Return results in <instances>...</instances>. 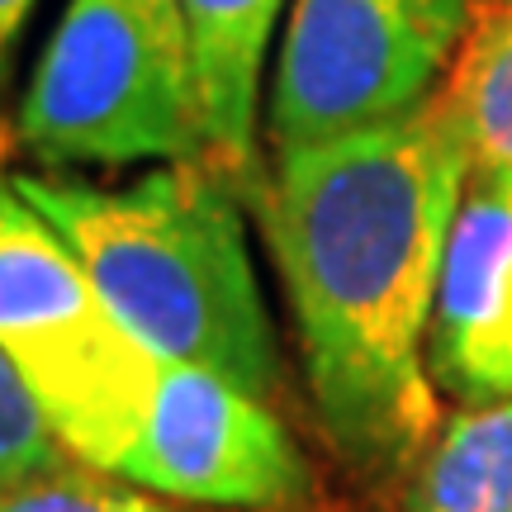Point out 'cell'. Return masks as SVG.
<instances>
[{
  "instance_id": "14",
  "label": "cell",
  "mask_w": 512,
  "mask_h": 512,
  "mask_svg": "<svg viewBox=\"0 0 512 512\" xmlns=\"http://www.w3.org/2000/svg\"><path fill=\"white\" fill-rule=\"evenodd\" d=\"M494 5H512V0H494Z\"/></svg>"
},
{
  "instance_id": "2",
  "label": "cell",
  "mask_w": 512,
  "mask_h": 512,
  "mask_svg": "<svg viewBox=\"0 0 512 512\" xmlns=\"http://www.w3.org/2000/svg\"><path fill=\"white\" fill-rule=\"evenodd\" d=\"M15 185L162 366H200L247 394H271L280 361L266 294L238 181L219 162H176L119 190L53 176H15Z\"/></svg>"
},
{
  "instance_id": "13",
  "label": "cell",
  "mask_w": 512,
  "mask_h": 512,
  "mask_svg": "<svg viewBox=\"0 0 512 512\" xmlns=\"http://www.w3.org/2000/svg\"><path fill=\"white\" fill-rule=\"evenodd\" d=\"M34 10V0H0V76H5V57L15 48L19 29H24V19Z\"/></svg>"
},
{
  "instance_id": "7",
  "label": "cell",
  "mask_w": 512,
  "mask_h": 512,
  "mask_svg": "<svg viewBox=\"0 0 512 512\" xmlns=\"http://www.w3.org/2000/svg\"><path fill=\"white\" fill-rule=\"evenodd\" d=\"M427 375L460 408L512 399V171H470L441 261Z\"/></svg>"
},
{
  "instance_id": "12",
  "label": "cell",
  "mask_w": 512,
  "mask_h": 512,
  "mask_svg": "<svg viewBox=\"0 0 512 512\" xmlns=\"http://www.w3.org/2000/svg\"><path fill=\"white\" fill-rule=\"evenodd\" d=\"M67 465V446L48 427L38 399L0 351V489Z\"/></svg>"
},
{
  "instance_id": "4",
  "label": "cell",
  "mask_w": 512,
  "mask_h": 512,
  "mask_svg": "<svg viewBox=\"0 0 512 512\" xmlns=\"http://www.w3.org/2000/svg\"><path fill=\"white\" fill-rule=\"evenodd\" d=\"M0 351L67 456L114 475L162 361L114 318L67 238L0 176Z\"/></svg>"
},
{
  "instance_id": "8",
  "label": "cell",
  "mask_w": 512,
  "mask_h": 512,
  "mask_svg": "<svg viewBox=\"0 0 512 512\" xmlns=\"http://www.w3.org/2000/svg\"><path fill=\"white\" fill-rule=\"evenodd\" d=\"M280 5L285 0H181L200 62L209 157L238 185H266V176L256 171V124L261 72Z\"/></svg>"
},
{
  "instance_id": "5",
  "label": "cell",
  "mask_w": 512,
  "mask_h": 512,
  "mask_svg": "<svg viewBox=\"0 0 512 512\" xmlns=\"http://www.w3.org/2000/svg\"><path fill=\"white\" fill-rule=\"evenodd\" d=\"M479 0H290L275 53L266 138L309 152L432 105Z\"/></svg>"
},
{
  "instance_id": "10",
  "label": "cell",
  "mask_w": 512,
  "mask_h": 512,
  "mask_svg": "<svg viewBox=\"0 0 512 512\" xmlns=\"http://www.w3.org/2000/svg\"><path fill=\"white\" fill-rule=\"evenodd\" d=\"M437 110L456 128L475 171H512V5L479 0Z\"/></svg>"
},
{
  "instance_id": "6",
  "label": "cell",
  "mask_w": 512,
  "mask_h": 512,
  "mask_svg": "<svg viewBox=\"0 0 512 512\" xmlns=\"http://www.w3.org/2000/svg\"><path fill=\"white\" fill-rule=\"evenodd\" d=\"M114 475L200 512H285L313 489L304 451L271 403L200 366H162Z\"/></svg>"
},
{
  "instance_id": "9",
  "label": "cell",
  "mask_w": 512,
  "mask_h": 512,
  "mask_svg": "<svg viewBox=\"0 0 512 512\" xmlns=\"http://www.w3.org/2000/svg\"><path fill=\"white\" fill-rule=\"evenodd\" d=\"M403 512H512V399L460 408L418 456Z\"/></svg>"
},
{
  "instance_id": "11",
  "label": "cell",
  "mask_w": 512,
  "mask_h": 512,
  "mask_svg": "<svg viewBox=\"0 0 512 512\" xmlns=\"http://www.w3.org/2000/svg\"><path fill=\"white\" fill-rule=\"evenodd\" d=\"M0 512H200V508H181V503H166V498L147 494L138 484H128L119 475H105L95 465L67 460L48 475H34L24 484L0 489Z\"/></svg>"
},
{
  "instance_id": "1",
  "label": "cell",
  "mask_w": 512,
  "mask_h": 512,
  "mask_svg": "<svg viewBox=\"0 0 512 512\" xmlns=\"http://www.w3.org/2000/svg\"><path fill=\"white\" fill-rule=\"evenodd\" d=\"M470 171L432 100L408 119L275 157L261 190L313 413L356 475H399L437 437L427 332Z\"/></svg>"
},
{
  "instance_id": "3",
  "label": "cell",
  "mask_w": 512,
  "mask_h": 512,
  "mask_svg": "<svg viewBox=\"0 0 512 512\" xmlns=\"http://www.w3.org/2000/svg\"><path fill=\"white\" fill-rule=\"evenodd\" d=\"M19 143L62 171L204 162L200 62L181 0H67L19 105Z\"/></svg>"
}]
</instances>
